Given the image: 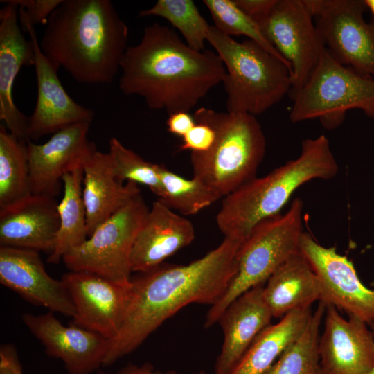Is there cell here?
I'll return each mask as SVG.
<instances>
[{
	"label": "cell",
	"mask_w": 374,
	"mask_h": 374,
	"mask_svg": "<svg viewBox=\"0 0 374 374\" xmlns=\"http://www.w3.org/2000/svg\"><path fill=\"white\" fill-rule=\"evenodd\" d=\"M326 304L319 303L303 332L280 354L265 374H321L318 344Z\"/></svg>",
	"instance_id": "28"
},
{
	"label": "cell",
	"mask_w": 374,
	"mask_h": 374,
	"mask_svg": "<svg viewBox=\"0 0 374 374\" xmlns=\"http://www.w3.org/2000/svg\"><path fill=\"white\" fill-rule=\"evenodd\" d=\"M100 374H110L104 373L103 371L99 372ZM114 374H178L174 371H169L166 373H161L160 371L154 370V367L148 364H144L142 366H137L133 364H129L125 367L121 369L118 372Z\"/></svg>",
	"instance_id": "38"
},
{
	"label": "cell",
	"mask_w": 374,
	"mask_h": 374,
	"mask_svg": "<svg viewBox=\"0 0 374 374\" xmlns=\"http://www.w3.org/2000/svg\"><path fill=\"white\" fill-rule=\"evenodd\" d=\"M0 283L32 304L72 318L75 314L64 283L48 274L37 251L1 246Z\"/></svg>",
	"instance_id": "18"
},
{
	"label": "cell",
	"mask_w": 374,
	"mask_h": 374,
	"mask_svg": "<svg viewBox=\"0 0 374 374\" xmlns=\"http://www.w3.org/2000/svg\"><path fill=\"white\" fill-rule=\"evenodd\" d=\"M207 42L222 60L228 112L256 116L290 93L291 71L281 60L251 39L238 42L214 26Z\"/></svg>",
	"instance_id": "6"
},
{
	"label": "cell",
	"mask_w": 374,
	"mask_h": 374,
	"mask_svg": "<svg viewBox=\"0 0 374 374\" xmlns=\"http://www.w3.org/2000/svg\"><path fill=\"white\" fill-rule=\"evenodd\" d=\"M264 285L241 294L220 315L217 323L222 328L224 341L215 374H228L256 337L271 324L273 317L263 298Z\"/></svg>",
	"instance_id": "22"
},
{
	"label": "cell",
	"mask_w": 374,
	"mask_h": 374,
	"mask_svg": "<svg viewBox=\"0 0 374 374\" xmlns=\"http://www.w3.org/2000/svg\"><path fill=\"white\" fill-rule=\"evenodd\" d=\"M241 244L224 238L217 247L189 264L162 263L132 277L131 301L118 332L108 341L103 366L133 352L182 308L193 303L215 304L236 271Z\"/></svg>",
	"instance_id": "1"
},
{
	"label": "cell",
	"mask_w": 374,
	"mask_h": 374,
	"mask_svg": "<svg viewBox=\"0 0 374 374\" xmlns=\"http://www.w3.org/2000/svg\"><path fill=\"white\" fill-rule=\"evenodd\" d=\"M303 1L330 55L374 78V19H364V0Z\"/></svg>",
	"instance_id": "10"
},
{
	"label": "cell",
	"mask_w": 374,
	"mask_h": 374,
	"mask_svg": "<svg viewBox=\"0 0 374 374\" xmlns=\"http://www.w3.org/2000/svg\"><path fill=\"white\" fill-rule=\"evenodd\" d=\"M140 17H161L177 29L188 46L204 51L210 25L192 0H158L150 8L141 10Z\"/></svg>",
	"instance_id": "30"
},
{
	"label": "cell",
	"mask_w": 374,
	"mask_h": 374,
	"mask_svg": "<svg viewBox=\"0 0 374 374\" xmlns=\"http://www.w3.org/2000/svg\"><path fill=\"white\" fill-rule=\"evenodd\" d=\"M338 170L326 136L306 139L298 157L226 195L216 217L217 225L225 238L242 244L256 224L280 214L301 186L314 179H331Z\"/></svg>",
	"instance_id": "4"
},
{
	"label": "cell",
	"mask_w": 374,
	"mask_h": 374,
	"mask_svg": "<svg viewBox=\"0 0 374 374\" xmlns=\"http://www.w3.org/2000/svg\"><path fill=\"white\" fill-rule=\"evenodd\" d=\"M311 308L294 310L265 328L228 374H265L305 328Z\"/></svg>",
	"instance_id": "25"
},
{
	"label": "cell",
	"mask_w": 374,
	"mask_h": 374,
	"mask_svg": "<svg viewBox=\"0 0 374 374\" xmlns=\"http://www.w3.org/2000/svg\"><path fill=\"white\" fill-rule=\"evenodd\" d=\"M290 96L292 123L318 118L325 128L332 130L350 109L374 118V78L342 65L326 48L307 82Z\"/></svg>",
	"instance_id": "8"
},
{
	"label": "cell",
	"mask_w": 374,
	"mask_h": 374,
	"mask_svg": "<svg viewBox=\"0 0 374 374\" xmlns=\"http://www.w3.org/2000/svg\"><path fill=\"white\" fill-rule=\"evenodd\" d=\"M196 124L194 116L188 112L178 111L168 114L166 121L167 130L183 138Z\"/></svg>",
	"instance_id": "35"
},
{
	"label": "cell",
	"mask_w": 374,
	"mask_h": 374,
	"mask_svg": "<svg viewBox=\"0 0 374 374\" xmlns=\"http://www.w3.org/2000/svg\"><path fill=\"white\" fill-rule=\"evenodd\" d=\"M0 10V119L19 140L28 141V117L15 105L12 89L23 66H33L35 50L26 39L19 21V6L11 0L1 1Z\"/></svg>",
	"instance_id": "19"
},
{
	"label": "cell",
	"mask_w": 374,
	"mask_h": 374,
	"mask_svg": "<svg viewBox=\"0 0 374 374\" xmlns=\"http://www.w3.org/2000/svg\"><path fill=\"white\" fill-rule=\"evenodd\" d=\"M367 324L344 319L326 305L318 350L321 374H368L374 366V335Z\"/></svg>",
	"instance_id": "17"
},
{
	"label": "cell",
	"mask_w": 374,
	"mask_h": 374,
	"mask_svg": "<svg viewBox=\"0 0 374 374\" xmlns=\"http://www.w3.org/2000/svg\"><path fill=\"white\" fill-rule=\"evenodd\" d=\"M234 1L247 15L258 24L270 12L276 0H234Z\"/></svg>",
	"instance_id": "36"
},
{
	"label": "cell",
	"mask_w": 374,
	"mask_h": 374,
	"mask_svg": "<svg viewBox=\"0 0 374 374\" xmlns=\"http://www.w3.org/2000/svg\"><path fill=\"white\" fill-rule=\"evenodd\" d=\"M108 154L112 159L115 174L120 181L143 184L149 187L159 199L163 197V186L157 172L156 163L145 161L123 145L115 137L111 138L109 141Z\"/></svg>",
	"instance_id": "32"
},
{
	"label": "cell",
	"mask_w": 374,
	"mask_h": 374,
	"mask_svg": "<svg viewBox=\"0 0 374 374\" xmlns=\"http://www.w3.org/2000/svg\"><path fill=\"white\" fill-rule=\"evenodd\" d=\"M300 251L319 279L321 302L369 326L374 324V290L362 283L351 260L337 252L335 247L319 244L304 232Z\"/></svg>",
	"instance_id": "12"
},
{
	"label": "cell",
	"mask_w": 374,
	"mask_h": 374,
	"mask_svg": "<svg viewBox=\"0 0 374 374\" xmlns=\"http://www.w3.org/2000/svg\"><path fill=\"white\" fill-rule=\"evenodd\" d=\"M120 69L123 94L141 96L150 109L168 114L189 112L226 73L215 52L193 49L159 23L145 26L139 43L127 48Z\"/></svg>",
	"instance_id": "2"
},
{
	"label": "cell",
	"mask_w": 374,
	"mask_h": 374,
	"mask_svg": "<svg viewBox=\"0 0 374 374\" xmlns=\"http://www.w3.org/2000/svg\"><path fill=\"white\" fill-rule=\"evenodd\" d=\"M303 206L302 200L296 198L286 213L262 220L253 227L240 246L233 277L208 311L205 328L217 323L232 301L249 290L265 284L283 262L300 251Z\"/></svg>",
	"instance_id": "7"
},
{
	"label": "cell",
	"mask_w": 374,
	"mask_h": 374,
	"mask_svg": "<svg viewBox=\"0 0 374 374\" xmlns=\"http://www.w3.org/2000/svg\"><path fill=\"white\" fill-rule=\"evenodd\" d=\"M19 21L23 31L28 33L35 50L34 67L37 81V100L28 121L29 141L53 134L79 123H91L94 112L75 101L64 89L57 75L58 69L42 51L33 26L19 8Z\"/></svg>",
	"instance_id": "13"
},
{
	"label": "cell",
	"mask_w": 374,
	"mask_h": 374,
	"mask_svg": "<svg viewBox=\"0 0 374 374\" xmlns=\"http://www.w3.org/2000/svg\"><path fill=\"white\" fill-rule=\"evenodd\" d=\"M303 0H276L258 24L267 41L292 68L290 95L308 80L326 50Z\"/></svg>",
	"instance_id": "11"
},
{
	"label": "cell",
	"mask_w": 374,
	"mask_h": 374,
	"mask_svg": "<svg viewBox=\"0 0 374 374\" xmlns=\"http://www.w3.org/2000/svg\"><path fill=\"white\" fill-rule=\"evenodd\" d=\"M193 116L195 121L211 125L216 132L208 151L191 152L193 177L220 197L256 177L265 154L266 140L255 116L199 107Z\"/></svg>",
	"instance_id": "5"
},
{
	"label": "cell",
	"mask_w": 374,
	"mask_h": 374,
	"mask_svg": "<svg viewBox=\"0 0 374 374\" xmlns=\"http://www.w3.org/2000/svg\"><path fill=\"white\" fill-rule=\"evenodd\" d=\"M21 8L33 25H46L63 0H11Z\"/></svg>",
	"instance_id": "34"
},
{
	"label": "cell",
	"mask_w": 374,
	"mask_h": 374,
	"mask_svg": "<svg viewBox=\"0 0 374 374\" xmlns=\"http://www.w3.org/2000/svg\"><path fill=\"white\" fill-rule=\"evenodd\" d=\"M262 295L272 317L281 319L320 301L321 288L315 272L299 251L271 275L264 285Z\"/></svg>",
	"instance_id": "24"
},
{
	"label": "cell",
	"mask_w": 374,
	"mask_h": 374,
	"mask_svg": "<svg viewBox=\"0 0 374 374\" xmlns=\"http://www.w3.org/2000/svg\"><path fill=\"white\" fill-rule=\"evenodd\" d=\"M156 168L164 190L163 197L159 200L181 215H195L221 198L195 177L184 178L163 164L156 163Z\"/></svg>",
	"instance_id": "29"
},
{
	"label": "cell",
	"mask_w": 374,
	"mask_h": 374,
	"mask_svg": "<svg viewBox=\"0 0 374 374\" xmlns=\"http://www.w3.org/2000/svg\"><path fill=\"white\" fill-rule=\"evenodd\" d=\"M27 141L0 126V208L31 195Z\"/></svg>",
	"instance_id": "27"
},
{
	"label": "cell",
	"mask_w": 374,
	"mask_h": 374,
	"mask_svg": "<svg viewBox=\"0 0 374 374\" xmlns=\"http://www.w3.org/2000/svg\"><path fill=\"white\" fill-rule=\"evenodd\" d=\"M39 47L78 82L111 83L127 49L128 28L109 0H63L50 16Z\"/></svg>",
	"instance_id": "3"
},
{
	"label": "cell",
	"mask_w": 374,
	"mask_h": 374,
	"mask_svg": "<svg viewBox=\"0 0 374 374\" xmlns=\"http://www.w3.org/2000/svg\"><path fill=\"white\" fill-rule=\"evenodd\" d=\"M366 5L374 17V0H364Z\"/></svg>",
	"instance_id": "39"
},
{
	"label": "cell",
	"mask_w": 374,
	"mask_h": 374,
	"mask_svg": "<svg viewBox=\"0 0 374 374\" xmlns=\"http://www.w3.org/2000/svg\"><path fill=\"white\" fill-rule=\"evenodd\" d=\"M150 208L141 193L103 222L62 258L69 271H88L120 284L131 282L130 257Z\"/></svg>",
	"instance_id": "9"
},
{
	"label": "cell",
	"mask_w": 374,
	"mask_h": 374,
	"mask_svg": "<svg viewBox=\"0 0 374 374\" xmlns=\"http://www.w3.org/2000/svg\"><path fill=\"white\" fill-rule=\"evenodd\" d=\"M195 238V229L188 219L176 213L161 200L153 202L132 247V271H148Z\"/></svg>",
	"instance_id": "21"
},
{
	"label": "cell",
	"mask_w": 374,
	"mask_h": 374,
	"mask_svg": "<svg viewBox=\"0 0 374 374\" xmlns=\"http://www.w3.org/2000/svg\"><path fill=\"white\" fill-rule=\"evenodd\" d=\"M371 328V331L374 335V324H372L371 326H370ZM368 374H374V366L373 367V368L371 369V372L368 373Z\"/></svg>",
	"instance_id": "40"
},
{
	"label": "cell",
	"mask_w": 374,
	"mask_h": 374,
	"mask_svg": "<svg viewBox=\"0 0 374 374\" xmlns=\"http://www.w3.org/2000/svg\"><path fill=\"white\" fill-rule=\"evenodd\" d=\"M22 321L46 354L63 362L69 374H91L103 366L109 340L102 335L74 324L64 326L51 311L24 313Z\"/></svg>",
	"instance_id": "16"
},
{
	"label": "cell",
	"mask_w": 374,
	"mask_h": 374,
	"mask_svg": "<svg viewBox=\"0 0 374 374\" xmlns=\"http://www.w3.org/2000/svg\"><path fill=\"white\" fill-rule=\"evenodd\" d=\"M194 127L182 138L179 150L203 153L208 151L214 144L216 132L209 124L195 121Z\"/></svg>",
	"instance_id": "33"
},
{
	"label": "cell",
	"mask_w": 374,
	"mask_h": 374,
	"mask_svg": "<svg viewBox=\"0 0 374 374\" xmlns=\"http://www.w3.org/2000/svg\"><path fill=\"white\" fill-rule=\"evenodd\" d=\"M0 374H23L16 350L11 345L1 347Z\"/></svg>",
	"instance_id": "37"
},
{
	"label": "cell",
	"mask_w": 374,
	"mask_h": 374,
	"mask_svg": "<svg viewBox=\"0 0 374 374\" xmlns=\"http://www.w3.org/2000/svg\"><path fill=\"white\" fill-rule=\"evenodd\" d=\"M73 302V324L108 340L118 332L132 295V284H120L88 271L64 274L62 279Z\"/></svg>",
	"instance_id": "14"
},
{
	"label": "cell",
	"mask_w": 374,
	"mask_h": 374,
	"mask_svg": "<svg viewBox=\"0 0 374 374\" xmlns=\"http://www.w3.org/2000/svg\"><path fill=\"white\" fill-rule=\"evenodd\" d=\"M91 123L67 126L44 143L27 141L31 193L55 197L63 176L84 164L97 150L87 138Z\"/></svg>",
	"instance_id": "15"
},
{
	"label": "cell",
	"mask_w": 374,
	"mask_h": 374,
	"mask_svg": "<svg viewBox=\"0 0 374 374\" xmlns=\"http://www.w3.org/2000/svg\"><path fill=\"white\" fill-rule=\"evenodd\" d=\"M82 195L88 238L103 222L141 193L137 184L120 181L108 152L96 150L83 166Z\"/></svg>",
	"instance_id": "23"
},
{
	"label": "cell",
	"mask_w": 374,
	"mask_h": 374,
	"mask_svg": "<svg viewBox=\"0 0 374 374\" xmlns=\"http://www.w3.org/2000/svg\"><path fill=\"white\" fill-rule=\"evenodd\" d=\"M193 374H206L205 371H198V372H196V373H194Z\"/></svg>",
	"instance_id": "41"
},
{
	"label": "cell",
	"mask_w": 374,
	"mask_h": 374,
	"mask_svg": "<svg viewBox=\"0 0 374 374\" xmlns=\"http://www.w3.org/2000/svg\"><path fill=\"white\" fill-rule=\"evenodd\" d=\"M57 206L54 197L31 194L0 208V245L50 254L60 227Z\"/></svg>",
	"instance_id": "20"
},
{
	"label": "cell",
	"mask_w": 374,
	"mask_h": 374,
	"mask_svg": "<svg viewBox=\"0 0 374 374\" xmlns=\"http://www.w3.org/2000/svg\"><path fill=\"white\" fill-rule=\"evenodd\" d=\"M83 178V168H78L65 174L62 179L64 195L57 206L60 227L54 248L47 259L49 263H59L68 251L88 238Z\"/></svg>",
	"instance_id": "26"
},
{
	"label": "cell",
	"mask_w": 374,
	"mask_h": 374,
	"mask_svg": "<svg viewBox=\"0 0 374 374\" xmlns=\"http://www.w3.org/2000/svg\"><path fill=\"white\" fill-rule=\"evenodd\" d=\"M203 3L211 13L214 26L229 36L244 35L256 42L285 62L292 73L290 64L267 41L259 25L247 15L234 0H204Z\"/></svg>",
	"instance_id": "31"
}]
</instances>
